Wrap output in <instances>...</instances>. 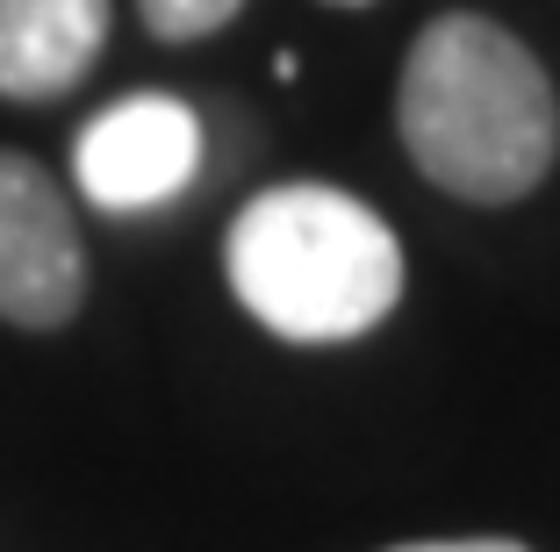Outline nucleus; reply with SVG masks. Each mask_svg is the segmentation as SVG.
<instances>
[{
  "mask_svg": "<svg viewBox=\"0 0 560 552\" xmlns=\"http://www.w3.org/2000/svg\"><path fill=\"white\" fill-rule=\"evenodd\" d=\"M396 137L439 195L467 209H517L560 158V94L525 36L453 8L402 50Z\"/></svg>",
  "mask_w": 560,
  "mask_h": 552,
  "instance_id": "f257e3e1",
  "label": "nucleus"
},
{
  "mask_svg": "<svg viewBox=\"0 0 560 552\" xmlns=\"http://www.w3.org/2000/svg\"><path fill=\"white\" fill-rule=\"evenodd\" d=\"M223 280L280 344H352L396 316L402 244L346 187L280 179L223 230Z\"/></svg>",
  "mask_w": 560,
  "mask_h": 552,
  "instance_id": "f03ea898",
  "label": "nucleus"
},
{
  "mask_svg": "<svg viewBox=\"0 0 560 552\" xmlns=\"http://www.w3.org/2000/svg\"><path fill=\"white\" fill-rule=\"evenodd\" d=\"M86 309V237L72 195L30 151L0 144V324L66 330Z\"/></svg>",
  "mask_w": 560,
  "mask_h": 552,
  "instance_id": "7ed1b4c3",
  "label": "nucleus"
},
{
  "mask_svg": "<svg viewBox=\"0 0 560 552\" xmlns=\"http://www.w3.org/2000/svg\"><path fill=\"white\" fill-rule=\"evenodd\" d=\"M201 173V115L180 94H122L72 137V187L101 215H151Z\"/></svg>",
  "mask_w": 560,
  "mask_h": 552,
  "instance_id": "20e7f679",
  "label": "nucleus"
},
{
  "mask_svg": "<svg viewBox=\"0 0 560 552\" xmlns=\"http://www.w3.org/2000/svg\"><path fill=\"white\" fill-rule=\"evenodd\" d=\"M108 0H0V101L44 108L108 50Z\"/></svg>",
  "mask_w": 560,
  "mask_h": 552,
  "instance_id": "39448f33",
  "label": "nucleus"
},
{
  "mask_svg": "<svg viewBox=\"0 0 560 552\" xmlns=\"http://www.w3.org/2000/svg\"><path fill=\"white\" fill-rule=\"evenodd\" d=\"M137 15L159 44H201V36L231 30L245 15V0H137Z\"/></svg>",
  "mask_w": 560,
  "mask_h": 552,
  "instance_id": "423d86ee",
  "label": "nucleus"
},
{
  "mask_svg": "<svg viewBox=\"0 0 560 552\" xmlns=\"http://www.w3.org/2000/svg\"><path fill=\"white\" fill-rule=\"evenodd\" d=\"M388 552H532L517 538H417V545H388Z\"/></svg>",
  "mask_w": 560,
  "mask_h": 552,
  "instance_id": "0eeeda50",
  "label": "nucleus"
},
{
  "mask_svg": "<svg viewBox=\"0 0 560 552\" xmlns=\"http://www.w3.org/2000/svg\"><path fill=\"white\" fill-rule=\"evenodd\" d=\"M330 8H374V0H330Z\"/></svg>",
  "mask_w": 560,
  "mask_h": 552,
  "instance_id": "6e6552de",
  "label": "nucleus"
}]
</instances>
